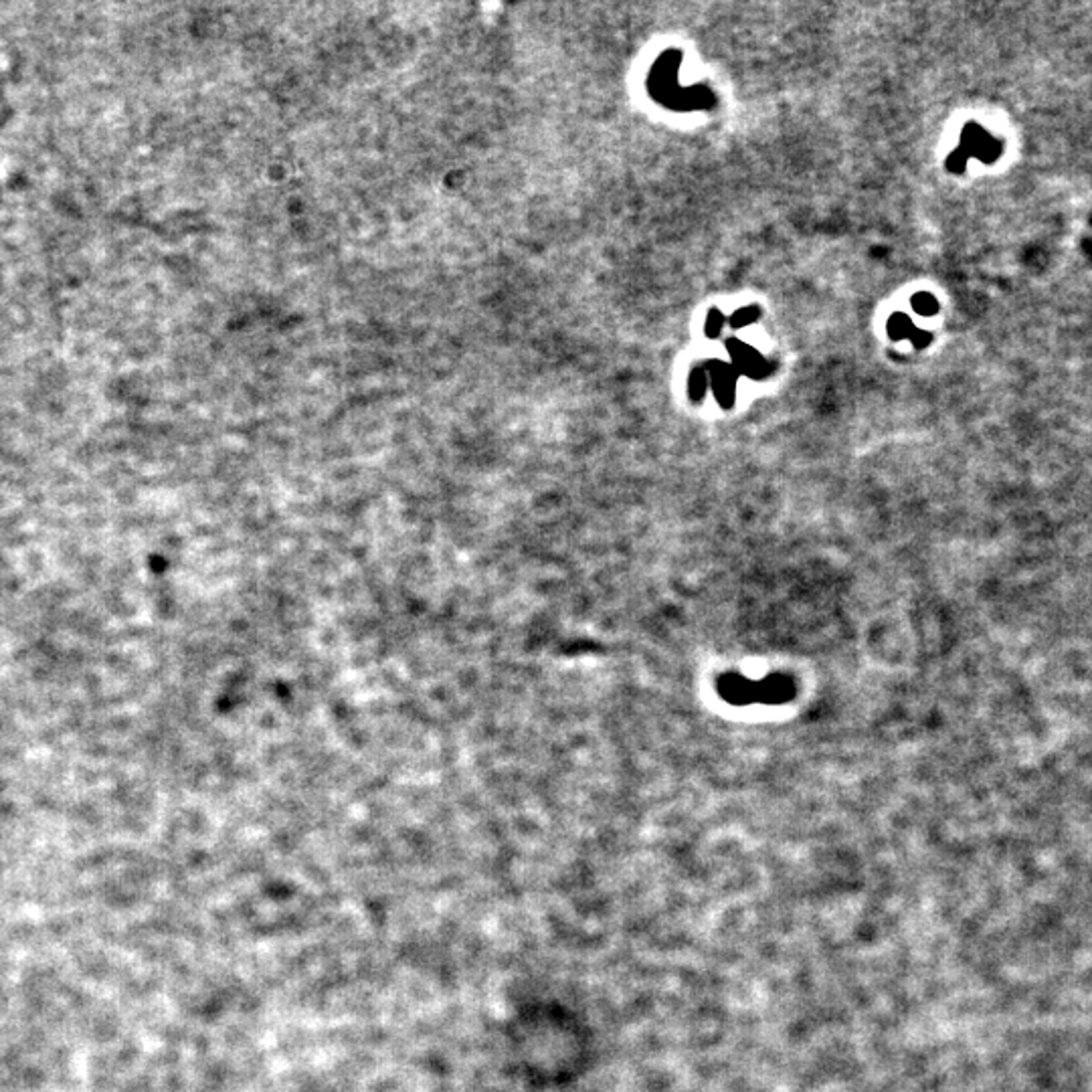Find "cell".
I'll return each instance as SVG.
<instances>
[{"label":"cell","instance_id":"4","mask_svg":"<svg viewBox=\"0 0 1092 1092\" xmlns=\"http://www.w3.org/2000/svg\"><path fill=\"white\" fill-rule=\"evenodd\" d=\"M704 389H706V377H704V372H702V371H696L694 374H692V379H690V390H692V397H694V399H700V397H702V393H704Z\"/></svg>","mask_w":1092,"mask_h":1092},{"label":"cell","instance_id":"3","mask_svg":"<svg viewBox=\"0 0 1092 1092\" xmlns=\"http://www.w3.org/2000/svg\"><path fill=\"white\" fill-rule=\"evenodd\" d=\"M722 324H724V316L719 310H712L711 314H708V320H706V335L719 336Z\"/></svg>","mask_w":1092,"mask_h":1092},{"label":"cell","instance_id":"2","mask_svg":"<svg viewBox=\"0 0 1092 1092\" xmlns=\"http://www.w3.org/2000/svg\"><path fill=\"white\" fill-rule=\"evenodd\" d=\"M888 330H890V335L898 340V338H904L906 335H911L913 326H911V322H908V318H904V316L898 314V316H895V318H892Z\"/></svg>","mask_w":1092,"mask_h":1092},{"label":"cell","instance_id":"5","mask_svg":"<svg viewBox=\"0 0 1092 1092\" xmlns=\"http://www.w3.org/2000/svg\"><path fill=\"white\" fill-rule=\"evenodd\" d=\"M757 316H758V312L755 310V307H745V310H740L732 316V324H735V326H745V324L753 322Z\"/></svg>","mask_w":1092,"mask_h":1092},{"label":"cell","instance_id":"1","mask_svg":"<svg viewBox=\"0 0 1092 1092\" xmlns=\"http://www.w3.org/2000/svg\"><path fill=\"white\" fill-rule=\"evenodd\" d=\"M913 307L919 314H922V316H932V314L939 312L937 299L932 298L931 294H924V291H922V294H916L913 298Z\"/></svg>","mask_w":1092,"mask_h":1092}]
</instances>
